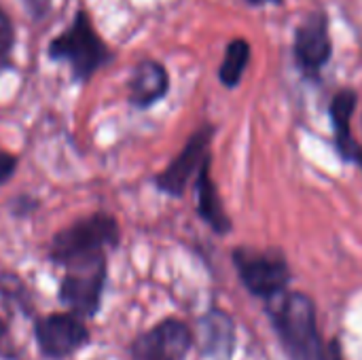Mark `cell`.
<instances>
[{"label":"cell","mask_w":362,"mask_h":360,"mask_svg":"<svg viewBox=\"0 0 362 360\" xmlns=\"http://www.w3.org/2000/svg\"><path fill=\"white\" fill-rule=\"evenodd\" d=\"M233 263L244 286L261 299H272L282 293L291 280V269L276 250L238 248L233 252Z\"/></svg>","instance_id":"obj_4"},{"label":"cell","mask_w":362,"mask_h":360,"mask_svg":"<svg viewBox=\"0 0 362 360\" xmlns=\"http://www.w3.org/2000/svg\"><path fill=\"white\" fill-rule=\"evenodd\" d=\"M15 168H17V157L6 151H0V185H4L15 174Z\"/></svg>","instance_id":"obj_16"},{"label":"cell","mask_w":362,"mask_h":360,"mask_svg":"<svg viewBox=\"0 0 362 360\" xmlns=\"http://www.w3.org/2000/svg\"><path fill=\"white\" fill-rule=\"evenodd\" d=\"M356 93L350 91V89H344L339 91L335 98H333V104H331V119H333V125H335V134H337V149L341 153L344 159L348 161H356L362 166V149L354 142L352 134H350V119H352V112L356 108Z\"/></svg>","instance_id":"obj_11"},{"label":"cell","mask_w":362,"mask_h":360,"mask_svg":"<svg viewBox=\"0 0 362 360\" xmlns=\"http://www.w3.org/2000/svg\"><path fill=\"white\" fill-rule=\"evenodd\" d=\"M13 47H15L13 21L0 4V72L13 66Z\"/></svg>","instance_id":"obj_15"},{"label":"cell","mask_w":362,"mask_h":360,"mask_svg":"<svg viewBox=\"0 0 362 360\" xmlns=\"http://www.w3.org/2000/svg\"><path fill=\"white\" fill-rule=\"evenodd\" d=\"M248 62H250V45L244 38L231 40L227 45L225 59L221 64V83L225 87H238Z\"/></svg>","instance_id":"obj_14"},{"label":"cell","mask_w":362,"mask_h":360,"mask_svg":"<svg viewBox=\"0 0 362 360\" xmlns=\"http://www.w3.org/2000/svg\"><path fill=\"white\" fill-rule=\"evenodd\" d=\"M248 2H252V4H265V2H276V0H248Z\"/></svg>","instance_id":"obj_18"},{"label":"cell","mask_w":362,"mask_h":360,"mask_svg":"<svg viewBox=\"0 0 362 360\" xmlns=\"http://www.w3.org/2000/svg\"><path fill=\"white\" fill-rule=\"evenodd\" d=\"M267 312L288 359L329 360L318 335L316 310L308 295L282 291L267 299Z\"/></svg>","instance_id":"obj_1"},{"label":"cell","mask_w":362,"mask_h":360,"mask_svg":"<svg viewBox=\"0 0 362 360\" xmlns=\"http://www.w3.org/2000/svg\"><path fill=\"white\" fill-rule=\"evenodd\" d=\"M104 280H106V261L68 267V274L62 280L59 297L78 316H93L100 308Z\"/></svg>","instance_id":"obj_5"},{"label":"cell","mask_w":362,"mask_h":360,"mask_svg":"<svg viewBox=\"0 0 362 360\" xmlns=\"http://www.w3.org/2000/svg\"><path fill=\"white\" fill-rule=\"evenodd\" d=\"M2 335H4V323L0 320V337H2Z\"/></svg>","instance_id":"obj_19"},{"label":"cell","mask_w":362,"mask_h":360,"mask_svg":"<svg viewBox=\"0 0 362 360\" xmlns=\"http://www.w3.org/2000/svg\"><path fill=\"white\" fill-rule=\"evenodd\" d=\"M295 59L305 74H318L320 68L331 59V38L327 17L312 13L295 34Z\"/></svg>","instance_id":"obj_9"},{"label":"cell","mask_w":362,"mask_h":360,"mask_svg":"<svg viewBox=\"0 0 362 360\" xmlns=\"http://www.w3.org/2000/svg\"><path fill=\"white\" fill-rule=\"evenodd\" d=\"M36 342L49 359H66L89 342L85 325L72 314H53L36 323Z\"/></svg>","instance_id":"obj_8"},{"label":"cell","mask_w":362,"mask_h":360,"mask_svg":"<svg viewBox=\"0 0 362 360\" xmlns=\"http://www.w3.org/2000/svg\"><path fill=\"white\" fill-rule=\"evenodd\" d=\"M168 87L170 79L165 68L153 59H144L134 68L129 81V102L138 108H148L168 93Z\"/></svg>","instance_id":"obj_10"},{"label":"cell","mask_w":362,"mask_h":360,"mask_svg":"<svg viewBox=\"0 0 362 360\" xmlns=\"http://www.w3.org/2000/svg\"><path fill=\"white\" fill-rule=\"evenodd\" d=\"M210 138H212V127L206 125L199 132H195L187 146L180 151V155L157 176V187L159 191L168 193V195H182L187 185L191 182L193 176H197L199 168L204 166V161L210 157L208 155V146H210Z\"/></svg>","instance_id":"obj_7"},{"label":"cell","mask_w":362,"mask_h":360,"mask_svg":"<svg viewBox=\"0 0 362 360\" xmlns=\"http://www.w3.org/2000/svg\"><path fill=\"white\" fill-rule=\"evenodd\" d=\"M23 4L34 17H42L49 11V0H23Z\"/></svg>","instance_id":"obj_17"},{"label":"cell","mask_w":362,"mask_h":360,"mask_svg":"<svg viewBox=\"0 0 362 360\" xmlns=\"http://www.w3.org/2000/svg\"><path fill=\"white\" fill-rule=\"evenodd\" d=\"M193 344L189 327L180 320H163L132 346L134 360H185Z\"/></svg>","instance_id":"obj_6"},{"label":"cell","mask_w":362,"mask_h":360,"mask_svg":"<svg viewBox=\"0 0 362 360\" xmlns=\"http://www.w3.org/2000/svg\"><path fill=\"white\" fill-rule=\"evenodd\" d=\"M195 187H197V210H199L202 219L216 233H227L231 229V223H229V216L225 214V210L221 206L218 191H216V187L212 182V176H210V157L199 168Z\"/></svg>","instance_id":"obj_12"},{"label":"cell","mask_w":362,"mask_h":360,"mask_svg":"<svg viewBox=\"0 0 362 360\" xmlns=\"http://www.w3.org/2000/svg\"><path fill=\"white\" fill-rule=\"evenodd\" d=\"M119 242V225L108 214H93L74 225L62 229L49 248L51 261L68 267L91 265L98 261H106V248L117 246Z\"/></svg>","instance_id":"obj_2"},{"label":"cell","mask_w":362,"mask_h":360,"mask_svg":"<svg viewBox=\"0 0 362 360\" xmlns=\"http://www.w3.org/2000/svg\"><path fill=\"white\" fill-rule=\"evenodd\" d=\"M47 55L55 62H66L76 81L91 79L93 72L110 57L85 8H78L72 23L49 42Z\"/></svg>","instance_id":"obj_3"},{"label":"cell","mask_w":362,"mask_h":360,"mask_svg":"<svg viewBox=\"0 0 362 360\" xmlns=\"http://www.w3.org/2000/svg\"><path fill=\"white\" fill-rule=\"evenodd\" d=\"M233 325L231 318L223 312H212L204 320V342L206 350L218 360L229 359L233 348Z\"/></svg>","instance_id":"obj_13"}]
</instances>
